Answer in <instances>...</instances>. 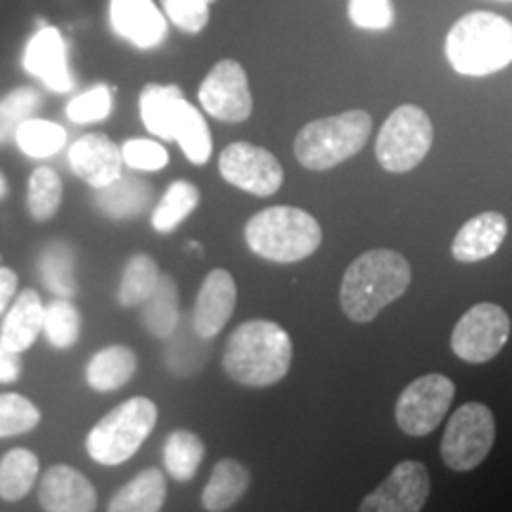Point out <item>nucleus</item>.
Wrapping results in <instances>:
<instances>
[{
	"label": "nucleus",
	"mask_w": 512,
	"mask_h": 512,
	"mask_svg": "<svg viewBox=\"0 0 512 512\" xmlns=\"http://www.w3.org/2000/svg\"><path fill=\"white\" fill-rule=\"evenodd\" d=\"M349 19L358 29L387 31L392 29L396 12L392 0H349Z\"/></svg>",
	"instance_id": "39"
},
{
	"label": "nucleus",
	"mask_w": 512,
	"mask_h": 512,
	"mask_svg": "<svg viewBox=\"0 0 512 512\" xmlns=\"http://www.w3.org/2000/svg\"><path fill=\"white\" fill-rule=\"evenodd\" d=\"M204 453V441L190 430H174L164 444V467L176 482H192L200 470Z\"/></svg>",
	"instance_id": "29"
},
{
	"label": "nucleus",
	"mask_w": 512,
	"mask_h": 512,
	"mask_svg": "<svg viewBox=\"0 0 512 512\" xmlns=\"http://www.w3.org/2000/svg\"><path fill=\"white\" fill-rule=\"evenodd\" d=\"M249 482V470L240 460L235 458H223L214 465L207 486L202 491V508L209 512H223L230 510L242 496L247 494Z\"/></svg>",
	"instance_id": "24"
},
{
	"label": "nucleus",
	"mask_w": 512,
	"mask_h": 512,
	"mask_svg": "<svg viewBox=\"0 0 512 512\" xmlns=\"http://www.w3.org/2000/svg\"><path fill=\"white\" fill-rule=\"evenodd\" d=\"M112 114V91L105 83H98L91 91L76 95V98L67 105V117L74 124H93V121H102Z\"/></svg>",
	"instance_id": "37"
},
{
	"label": "nucleus",
	"mask_w": 512,
	"mask_h": 512,
	"mask_svg": "<svg viewBox=\"0 0 512 512\" xmlns=\"http://www.w3.org/2000/svg\"><path fill=\"white\" fill-rule=\"evenodd\" d=\"M200 200V188H197L195 183L178 178V181H174L166 188L162 200L155 204V209H152V228H155L157 233H174L192 211L197 209Z\"/></svg>",
	"instance_id": "28"
},
{
	"label": "nucleus",
	"mask_w": 512,
	"mask_h": 512,
	"mask_svg": "<svg viewBox=\"0 0 512 512\" xmlns=\"http://www.w3.org/2000/svg\"><path fill=\"white\" fill-rule=\"evenodd\" d=\"M22 354H15L3 344L0 339V382L3 384H12L22 377Z\"/></svg>",
	"instance_id": "41"
},
{
	"label": "nucleus",
	"mask_w": 512,
	"mask_h": 512,
	"mask_svg": "<svg viewBox=\"0 0 512 512\" xmlns=\"http://www.w3.org/2000/svg\"><path fill=\"white\" fill-rule=\"evenodd\" d=\"M245 242L256 256L275 264H294L316 252L323 242L320 223L297 207H268L245 226Z\"/></svg>",
	"instance_id": "5"
},
{
	"label": "nucleus",
	"mask_w": 512,
	"mask_h": 512,
	"mask_svg": "<svg viewBox=\"0 0 512 512\" xmlns=\"http://www.w3.org/2000/svg\"><path fill=\"white\" fill-rule=\"evenodd\" d=\"M15 140L19 150L27 157L48 159L55 152H60L67 143V131L60 124H53V121L31 117L17 128Z\"/></svg>",
	"instance_id": "33"
},
{
	"label": "nucleus",
	"mask_w": 512,
	"mask_h": 512,
	"mask_svg": "<svg viewBox=\"0 0 512 512\" xmlns=\"http://www.w3.org/2000/svg\"><path fill=\"white\" fill-rule=\"evenodd\" d=\"M112 29L140 50L162 46L166 15L152 0H110Z\"/></svg>",
	"instance_id": "19"
},
{
	"label": "nucleus",
	"mask_w": 512,
	"mask_h": 512,
	"mask_svg": "<svg viewBox=\"0 0 512 512\" xmlns=\"http://www.w3.org/2000/svg\"><path fill=\"white\" fill-rule=\"evenodd\" d=\"M413 271L406 256L394 249H370L351 261L339 285V304L354 323H370L389 304L403 297Z\"/></svg>",
	"instance_id": "1"
},
{
	"label": "nucleus",
	"mask_w": 512,
	"mask_h": 512,
	"mask_svg": "<svg viewBox=\"0 0 512 512\" xmlns=\"http://www.w3.org/2000/svg\"><path fill=\"white\" fill-rule=\"evenodd\" d=\"M124 164L136 171H162L169 164V152L162 143L150 138H133L121 145Z\"/></svg>",
	"instance_id": "38"
},
{
	"label": "nucleus",
	"mask_w": 512,
	"mask_h": 512,
	"mask_svg": "<svg viewBox=\"0 0 512 512\" xmlns=\"http://www.w3.org/2000/svg\"><path fill=\"white\" fill-rule=\"evenodd\" d=\"M207 3H209V5H211V3H214V0H207Z\"/></svg>",
	"instance_id": "45"
},
{
	"label": "nucleus",
	"mask_w": 512,
	"mask_h": 512,
	"mask_svg": "<svg viewBox=\"0 0 512 512\" xmlns=\"http://www.w3.org/2000/svg\"><path fill=\"white\" fill-rule=\"evenodd\" d=\"M43 335L55 349H72L81 335V311L67 297H55L46 306Z\"/></svg>",
	"instance_id": "32"
},
{
	"label": "nucleus",
	"mask_w": 512,
	"mask_h": 512,
	"mask_svg": "<svg viewBox=\"0 0 512 512\" xmlns=\"http://www.w3.org/2000/svg\"><path fill=\"white\" fill-rule=\"evenodd\" d=\"M5 192H8V183H5V176L0 174V197H5Z\"/></svg>",
	"instance_id": "43"
},
{
	"label": "nucleus",
	"mask_w": 512,
	"mask_h": 512,
	"mask_svg": "<svg viewBox=\"0 0 512 512\" xmlns=\"http://www.w3.org/2000/svg\"><path fill=\"white\" fill-rule=\"evenodd\" d=\"M373 119L363 110L309 121L294 138V157L309 171H328L347 162L368 143Z\"/></svg>",
	"instance_id": "6"
},
{
	"label": "nucleus",
	"mask_w": 512,
	"mask_h": 512,
	"mask_svg": "<svg viewBox=\"0 0 512 512\" xmlns=\"http://www.w3.org/2000/svg\"><path fill=\"white\" fill-rule=\"evenodd\" d=\"M69 166L91 188H105L124 171L121 147L105 133H88L69 147Z\"/></svg>",
	"instance_id": "17"
},
{
	"label": "nucleus",
	"mask_w": 512,
	"mask_h": 512,
	"mask_svg": "<svg viewBox=\"0 0 512 512\" xmlns=\"http://www.w3.org/2000/svg\"><path fill=\"white\" fill-rule=\"evenodd\" d=\"M41 411L22 394H0V439L27 434L38 427Z\"/></svg>",
	"instance_id": "36"
},
{
	"label": "nucleus",
	"mask_w": 512,
	"mask_h": 512,
	"mask_svg": "<svg viewBox=\"0 0 512 512\" xmlns=\"http://www.w3.org/2000/svg\"><path fill=\"white\" fill-rule=\"evenodd\" d=\"M17 273L12 268L0 266V318L5 316V311L10 309V304L15 302L17 294Z\"/></svg>",
	"instance_id": "42"
},
{
	"label": "nucleus",
	"mask_w": 512,
	"mask_h": 512,
	"mask_svg": "<svg viewBox=\"0 0 512 512\" xmlns=\"http://www.w3.org/2000/svg\"><path fill=\"white\" fill-rule=\"evenodd\" d=\"M62 204V181L57 171L50 166H38L29 178L27 188V209L31 219L48 221L60 211Z\"/></svg>",
	"instance_id": "34"
},
{
	"label": "nucleus",
	"mask_w": 512,
	"mask_h": 512,
	"mask_svg": "<svg viewBox=\"0 0 512 512\" xmlns=\"http://www.w3.org/2000/svg\"><path fill=\"white\" fill-rule=\"evenodd\" d=\"M38 477V456L29 448H12L0 460V498L22 501L34 489Z\"/></svg>",
	"instance_id": "30"
},
{
	"label": "nucleus",
	"mask_w": 512,
	"mask_h": 512,
	"mask_svg": "<svg viewBox=\"0 0 512 512\" xmlns=\"http://www.w3.org/2000/svg\"><path fill=\"white\" fill-rule=\"evenodd\" d=\"M38 273H41L43 285L55 297H72L79 290L76 285V252L69 242L55 240L46 245L38 259Z\"/></svg>",
	"instance_id": "27"
},
{
	"label": "nucleus",
	"mask_w": 512,
	"mask_h": 512,
	"mask_svg": "<svg viewBox=\"0 0 512 512\" xmlns=\"http://www.w3.org/2000/svg\"><path fill=\"white\" fill-rule=\"evenodd\" d=\"M166 501V477L159 467H147L112 496L110 512H159Z\"/></svg>",
	"instance_id": "25"
},
{
	"label": "nucleus",
	"mask_w": 512,
	"mask_h": 512,
	"mask_svg": "<svg viewBox=\"0 0 512 512\" xmlns=\"http://www.w3.org/2000/svg\"><path fill=\"white\" fill-rule=\"evenodd\" d=\"M434 140L430 114L418 105H399L377 133L375 155L389 174L413 171L427 157Z\"/></svg>",
	"instance_id": "8"
},
{
	"label": "nucleus",
	"mask_w": 512,
	"mask_h": 512,
	"mask_svg": "<svg viewBox=\"0 0 512 512\" xmlns=\"http://www.w3.org/2000/svg\"><path fill=\"white\" fill-rule=\"evenodd\" d=\"M292 339L273 320H247L230 332L223 349V370L242 387L264 389L290 373Z\"/></svg>",
	"instance_id": "2"
},
{
	"label": "nucleus",
	"mask_w": 512,
	"mask_h": 512,
	"mask_svg": "<svg viewBox=\"0 0 512 512\" xmlns=\"http://www.w3.org/2000/svg\"><path fill=\"white\" fill-rule=\"evenodd\" d=\"M453 396H456V384L451 377L441 373L418 377L396 399V425L408 437H427L446 418Z\"/></svg>",
	"instance_id": "10"
},
{
	"label": "nucleus",
	"mask_w": 512,
	"mask_h": 512,
	"mask_svg": "<svg viewBox=\"0 0 512 512\" xmlns=\"http://www.w3.org/2000/svg\"><path fill=\"white\" fill-rule=\"evenodd\" d=\"M238 304V285L226 268H214L202 280L192 309V332L202 339H214L226 328Z\"/></svg>",
	"instance_id": "15"
},
{
	"label": "nucleus",
	"mask_w": 512,
	"mask_h": 512,
	"mask_svg": "<svg viewBox=\"0 0 512 512\" xmlns=\"http://www.w3.org/2000/svg\"><path fill=\"white\" fill-rule=\"evenodd\" d=\"M138 370L136 351L124 344L100 349L86 366V382L95 392H117L133 380Z\"/></svg>",
	"instance_id": "22"
},
{
	"label": "nucleus",
	"mask_w": 512,
	"mask_h": 512,
	"mask_svg": "<svg viewBox=\"0 0 512 512\" xmlns=\"http://www.w3.org/2000/svg\"><path fill=\"white\" fill-rule=\"evenodd\" d=\"M219 171L223 181L254 197L275 195L285 181V171L278 157L268 152L266 147L245 143V140L228 145L221 152Z\"/></svg>",
	"instance_id": "12"
},
{
	"label": "nucleus",
	"mask_w": 512,
	"mask_h": 512,
	"mask_svg": "<svg viewBox=\"0 0 512 512\" xmlns=\"http://www.w3.org/2000/svg\"><path fill=\"white\" fill-rule=\"evenodd\" d=\"M510 339V316L503 306L482 302L463 313L451 332V349L460 361L489 363Z\"/></svg>",
	"instance_id": "11"
},
{
	"label": "nucleus",
	"mask_w": 512,
	"mask_h": 512,
	"mask_svg": "<svg viewBox=\"0 0 512 512\" xmlns=\"http://www.w3.org/2000/svg\"><path fill=\"white\" fill-rule=\"evenodd\" d=\"M159 266L152 256L147 254H133L126 261L124 273H121V283L117 290V302L124 309H133V306H143V302L150 297L152 290L157 287L159 280Z\"/></svg>",
	"instance_id": "31"
},
{
	"label": "nucleus",
	"mask_w": 512,
	"mask_h": 512,
	"mask_svg": "<svg viewBox=\"0 0 512 512\" xmlns=\"http://www.w3.org/2000/svg\"><path fill=\"white\" fill-rule=\"evenodd\" d=\"M157 403L133 396L112 408L86 437V451L98 465L114 467L131 460L157 425Z\"/></svg>",
	"instance_id": "7"
},
{
	"label": "nucleus",
	"mask_w": 512,
	"mask_h": 512,
	"mask_svg": "<svg viewBox=\"0 0 512 512\" xmlns=\"http://www.w3.org/2000/svg\"><path fill=\"white\" fill-rule=\"evenodd\" d=\"M140 320L152 337L169 339L174 335L178 320H181V297H178V285L171 275H159L157 287L143 302Z\"/></svg>",
	"instance_id": "26"
},
{
	"label": "nucleus",
	"mask_w": 512,
	"mask_h": 512,
	"mask_svg": "<svg viewBox=\"0 0 512 512\" xmlns=\"http://www.w3.org/2000/svg\"><path fill=\"white\" fill-rule=\"evenodd\" d=\"M38 503L48 512H91L98 508V494L83 472L67 463H57L43 472Z\"/></svg>",
	"instance_id": "16"
},
{
	"label": "nucleus",
	"mask_w": 512,
	"mask_h": 512,
	"mask_svg": "<svg viewBox=\"0 0 512 512\" xmlns=\"http://www.w3.org/2000/svg\"><path fill=\"white\" fill-rule=\"evenodd\" d=\"M446 60L463 76H489L512 64V22L496 12H470L446 36Z\"/></svg>",
	"instance_id": "4"
},
{
	"label": "nucleus",
	"mask_w": 512,
	"mask_h": 512,
	"mask_svg": "<svg viewBox=\"0 0 512 512\" xmlns=\"http://www.w3.org/2000/svg\"><path fill=\"white\" fill-rule=\"evenodd\" d=\"M164 15L185 34H200L209 24L207 0H162Z\"/></svg>",
	"instance_id": "40"
},
{
	"label": "nucleus",
	"mask_w": 512,
	"mask_h": 512,
	"mask_svg": "<svg viewBox=\"0 0 512 512\" xmlns=\"http://www.w3.org/2000/svg\"><path fill=\"white\" fill-rule=\"evenodd\" d=\"M202 110L209 117L226 121V124H240L252 117L254 100L249 91L247 72L240 62L219 60L211 67V72L204 76L200 93Z\"/></svg>",
	"instance_id": "13"
},
{
	"label": "nucleus",
	"mask_w": 512,
	"mask_h": 512,
	"mask_svg": "<svg viewBox=\"0 0 512 512\" xmlns=\"http://www.w3.org/2000/svg\"><path fill=\"white\" fill-rule=\"evenodd\" d=\"M496 441V420L489 406L470 401L456 408L441 437V460L456 472L482 465Z\"/></svg>",
	"instance_id": "9"
},
{
	"label": "nucleus",
	"mask_w": 512,
	"mask_h": 512,
	"mask_svg": "<svg viewBox=\"0 0 512 512\" xmlns=\"http://www.w3.org/2000/svg\"><path fill=\"white\" fill-rule=\"evenodd\" d=\"M432 491L430 470L418 460H403L394 465L389 477L363 498V512H418L425 508Z\"/></svg>",
	"instance_id": "14"
},
{
	"label": "nucleus",
	"mask_w": 512,
	"mask_h": 512,
	"mask_svg": "<svg viewBox=\"0 0 512 512\" xmlns=\"http://www.w3.org/2000/svg\"><path fill=\"white\" fill-rule=\"evenodd\" d=\"M43 316H46V306L34 290L17 294L15 302L5 311L3 330H0L5 347L15 354H24L34 347L38 335H43Z\"/></svg>",
	"instance_id": "21"
},
{
	"label": "nucleus",
	"mask_w": 512,
	"mask_h": 512,
	"mask_svg": "<svg viewBox=\"0 0 512 512\" xmlns=\"http://www.w3.org/2000/svg\"><path fill=\"white\" fill-rule=\"evenodd\" d=\"M24 69L41 79L50 91L69 93L74 81L67 67V46L55 27H41L24 48Z\"/></svg>",
	"instance_id": "18"
},
{
	"label": "nucleus",
	"mask_w": 512,
	"mask_h": 512,
	"mask_svg": "<svg viewBox=\"0 0 512 512\" xmlns=\"http://www.w3.org/2000/svg\"><path fill=\"white\" fill-rule=\"evenodd\" d=\"M140 119L152 136L176 140L192 164H207L211 157V131L202 112L185 100L174 83H147L140 91Z\"/></svg>",
	"instance_id": "3"
},
{
	"label": "nucleus",
	"mask_w": 512,
	"mask_h": 512,
	"mask_svg": "<svg viewBox=\"0 0 512 512\" xmlns=\"http://www.w3.org/2000/svg\"><path fill=\"white\" fill-rule=\"evenodd\" d=\"M496 3H512V0H496Z\"/></svg>",
	"instance_id": "44"
},
{
	"label": "nucleus",
	"mask_w": 512,
	"mask_h": 512,
	"mask_svg": "<svg viewBox=\"0 0 512 512\" xmlns=\"http://www.w3.org/2000/svg\"><path fill=\"white\" fill-rule=\"evenodd\" d=\"M152 195L155 192L140 178L119 176L117 181L105 185V188H98V192H95V207L105 216H110V219H136V216L150 209Z\"/></svg>",
	"instance_id": "23"
},
{
	"label": "nucleus",
	"mask_w": 512,
	"mask_h": 512,
	"mask_svg": "<svg viewBox=\"0 0 512 512\" xmlns=\"http://www.w3.org/2000/svg\"><path fill=\"white\" fill-rule=\"evenodd\" d=\"M38 107H41V93L36 88L22 86L5 95L0 100V145L15 138L17 128L34 117Z\"/></svg>",
	"instance_id": "35"
},
{
	"label": "nucleus",
	"mask_w": 512,
	"mask_h": 512,
	"mask_svg": "<svg viewBox=\"0 0 512 512\" xmlns=\"http://www.w3.org/2000/svg\"><path fill=\"white\" fill-rule=\"evenodd\" d=\"M508 238V219L501 211H484L472 216L453 238L451 254L463 264H475L494 256Z\"/></svg>",
	"instance_id": "20"
}]
</instances>
